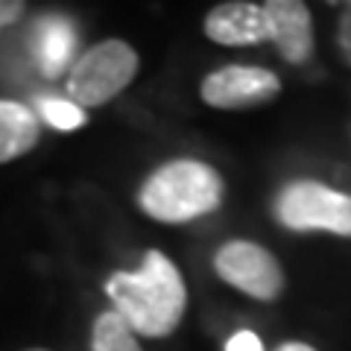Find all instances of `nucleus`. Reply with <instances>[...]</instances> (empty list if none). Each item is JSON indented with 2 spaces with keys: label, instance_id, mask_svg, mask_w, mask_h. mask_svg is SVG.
<instances>
[{
  "label": "nucleus",
  "instance_id": "f257e3e1",
  "mask_svg": "<svg viewBox=\"0 0 351 351\" xmlns=\"http://www.w3.org/2000/svg\"><path fill=\"white\" fill-rule=\"evenodd\" d=\"M108 299L114 302V313L138 337H170L179 328L188 290L176 263L158 249H149L144 263L135 272H114L106 284Z\"/></svg>",
  "mask_w": 351,
  "mask_h": 351
},
{
  "label": "nucleus",
  "instance_id": "f03ea898",
  "mask_svg": "<svg viewBox=\"0 0 351 351\" xmlns=\"http://www.w3.org/2000/svg\"><path fill=\"white\" fill-rule=\"evenodd\" d=\"M223 176L196 158L167 161L138 191V205L147 217L167 226L191 223L223 205Z\"/></svg>",
  "mask_w": 351,
  "mask_h": 351
},
{
  "label": "nucleus",
  "instance_id": "7ed1b4c3",
  "mask_svg": "<svg viewBox=\"0 0 351 351\" xmlns=\"http://www.w3.org/2000/svg\"><path fill=\"white\" fill-rule=\"evenodd\" d=\"M138 68L141 59L132 44L120 38H106L73 62L64 88H68L73 106L100 108L126 91L129 82L135 80Z\"/></svg>",
  "mask_w": 351,
  "mask_h": 351
},
{
  "label": "nucleus",
  "instance_id": "20e7f679",
  "mask_svg": "<svg viewBox=\"0 0 351 351\" xmlns=\"http://www.w3.org/2000/svg\"><path fill=\"white\" fill-rule=\"evenodd\" d=\"M276 217L293 232H331L351 237V196L322 182H290L276 199Z\"/></svg>",
  "mask_w": 351,
  "mask_h": 351
},
{
  "label": "nucleus",
  "instance_id": "39448f33",
  "mask_svg": "<svg viewBox=\"0 0 351 351\" xmlns=\"http://www.w3.org/2000/svg\"><path fill=\"white\" fill-rule=\"evenodd\" d=\"M214 269L234 290L252 295L258 302H276L287 287L284 269L269 249L252 240H228L217 249Z\"/></svg>",
  "mask_w": 351,
  "mask_h": 351
},
{
  "label": "nucleus",
  "instance_id": "423d86ee",
  "mask_svg": "<svg viewBox=\"0 0 351 351\" xmlns=\"http://www.w3.org/2000/svg\"><path fill=\"white\" fill-rule=\"evenodd\" d=\"M281 94L278 73L261 64H226L208 73L199 85V97L205 106L219 112H240V108L267 106Z\"/></svg>",
  "mask_w": 351,
  "mask_h": 351
},
{
  "label": "nucleus",
  "instance_id": "0eeeda50",
  "mask_svg": "<svg viewBox=\"0 0 351 351\" xmlns=\"http://www.w3.org/2000/svg\"><path fill=\"white\" fill-rule=\"evenodd\" d=\"M205 36L223 47H252L269 41V21L263 3H249V0L217 3L205 15Z\"/></svg>",
  "mask_w": 351,
  "mask_h": 351
},
{
  "label": "nucleus",
  "instance_id": "6e6552de",
  "mask_svg": "<svg viewBox=\"0 0 351 351\" xmlns=\"http://www.w3.org/2000/svg\"><path fill=\"white\" fill-rule=\"evenodd\" d=\"M263 12L269 21V41L290 64H302L313 56V15L302 0H267Z\"/></svg>",
  "mask_w": 351,
  "mask_h": 351
},
{
  "label": "nucleus",
  "instance_id": "1a4fd4ad",
  "mask_svg": "<svg viewBox=\"0 0 351 351\" xmlns=\"http://www.w3.org/2000/svg\"><path fill=\"white\" fill-rule=\"evenodd\" d=\"M76 50L73 24L64 15H47L36 27V56L44 76H62Z\"/></svg>",
  "mask_w": 351,
  "mask_h": 351
},
{
  "label": "nucleus",
  "instance_id": "9d476101",
  "mask_svg": "<svg viewBox=\"0 0 351 351\" xmlns=\"http://www.w3.org/2000/svg\"><path fill=\"white\" fill-rule=\"evenodd\" d=\"M41 129L27 106L0 100V164H9L38 144Z\"/></svg>",
  "mask_w": 351,
  "mask_h": 351
},
{
  "label": "nucleus",
  "instance_id": "9b49d317",
  "mask_svg": "<svg viewBox=\"0 0 351 351\" xmlns=\"http://www.w3.org/2000/svg\"><path fill=\"white\" fill-rule=\"evenodd\" d=\"M91 351H144V348L138 343V334L123 322V316L106 311L94 319Z\"/></svg>",
  "mask_w": 351,
  "mask_h": 351
},
{
  "label": "nucleus",
  "instance_id": "f8f14e48",
  "mask_svg": "<svg viewBox=\"0 0 351 351\" xmlns=\"http://www.w3.org/2000/svg\"><path fill=\"white\" fill-rule=\"evenodd\" d=\"M38 106H41V117L59 132H73L85 123V112L71 100H41Z\"/></svg>",
  "mask_w": 351,
  "mask_h": 351
},
{
  "label": "nucleus",
  "instance_id": "ddd939ff",
  "mask_svg": "<svg viewBox=\"0 0 351 351\" xmlns=\"http://www.w3.org/2000/svg\"><path fill=\"white\" fill-rule=\"evenodd\" d=\"M339 24H337V47H339V56L351 68V3L339 6Z\"/></svg>",
  "mask_w": 351,
  "mask_h": 351
},
{
  "label": "nucleus",
  "instance_id": "4468645a",
  "mask_svg": "<svg viewBox=\"0 0 351 351\" xmlns=\"http://www.w3.org/2000/svg\"><path fill=\"white\" fill-rule=\"evenodd\" d=\"M226 351H263V343L258 339V334H252V331H237V334H232V339L226 343Z\"/></svg>",
  "mask_w": 351,
  "mask_h": 351
},
{
  "label": "nucleus",
  "instance_id": "2eb2a0df",
  "mask_svg": "<svg viewBox=\"0 0 351 351\" xmlns=\"http://www.w3.org/2000/svg\"><path fill=\"white\" fill-rule=\"evenodd\" d=\"M24 12H27V3H21V0H0V29L18 21Z\"/></svg>",
  "mask_w": 351,
  "mask_h": 351
},
{
  "label": "nucleus",
  "instance_id": "dca6fc26",
  "mask_svg": "<svg viewBox=\"0 0 351 351\" xmlns=\"http://www.w3.org/2000/svg\"><path fill=\"white\" fill-rule=\"evenodd\" d=\"M276 351H316V348H313V346H307V343H295V339H293V343L278 346Z\"/></svg>",
  "mask_w": 351,
  "mask_h": 351
},
{
  "label": "nucleus",
  "instance_id": "f3484780",
  "mask_svg": "<svg viewBox=\"0 0 351 351\" xmlns=\"http://www.w3.org/2000/svg\"><path fill=\"white\" fill-rule=\"evenodd\" d=\"M24 351H47V348H24Z\"/></svg>",
  "mask_w": 351,
  "mask_h": 351
}]
</instances>
